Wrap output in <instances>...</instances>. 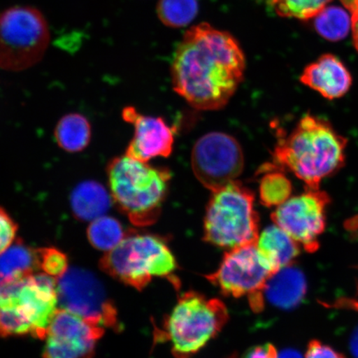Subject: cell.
<instances>
[{
    "label": "cell",
    "mask_w": 358,
    "mask_h": 358,
    "mask_svg": "<svg viewBox=\"0 0 358 358\" xmlns=\"http://www.w3.org/2000/svg\"><path fill=\"white\" fill-rule=\"evenodd\" d=\"M245 69L234 36L201 24L187 31L174 52L173 87L196 109L219 110L234 95Z\"/></svg>",
    "instance_id": "6da1fadb"
},
{
    "label": "cell",
    "mask_w": 358,
    "mask_h": 358,
    "mask_svg": "<svg viewBox=\"0 0 358 358\" xmlns=\"http://www.w3.org/2000/svg\"><path fill=\"white\" fill-rule=\"evenodd\" d=\"M347 140L326 120L304 115L287 137L276 145L273 169H287L301 179L306 189H320L322 181L341 169Z\"/></svg>",
    "instance_id": "7a4b0ae2"
},
{
    "label": "cell",
    "mask_w": 358,
    "mask_h": 358,
    "mask_svg": "<svg viewBox=\"0 0 358 358\" xmlns=\"http://www.w3.org/2000/svg\"><path fill=\"white\" fill-rule=\"evenodd\" d=\"M112 200L137 227L150 226L159 217L171 173L127 155L107 166Z\"/></svg>",
    "instance_id": "3957f363"
},
{
    "label": "cell",
    "mask_w": 358,
    "mask_h": 358,
    "mask_svg": "<svg viewBox=\"0 0 358 358\" xmlns=\"http://www.w3.org/2000/svg\"><path fill=\"white\" fill-rule=\"evenodd\" d=\"M57 303L56 279L43 273L0 281V337L31 335L44 339Z\"/></svg>",
    "instance_id": "277c9868"
},
{
    "label": "cell",
    "mask_w": 358,
    "mask_h": 358,
    "mask_svg": "<svg viewBox=\"0 0 358 358\" xmlns=\"http://www.w3.org/2000/svg\"><path fill=\"white\" fill-rule=\"evenodd\" d=\"M255 194L238 181L213 192L204 218V240L219 248L234 249L257 243L259 217Z\"/></svg>",
    "instance_id": "5b68a950"
},
{
    "label": "cell",
    "mask_w": 358,
    "mask_h": 358,
    "mask_svg": "<svg viewBox=\"0 0 358 358\" xmlns=\"http://www.w3.org/2000/svg\"><path fill=\"white\" fill-rule=\"evenodd\" d=\"M228 319L227 308L220 299L189 291L179 297L161 334L171 343L174 357L189 358L220 332Z\"/></svg>",
    "instance_id": "8992f818"
},
{
    "label": "cell",
    "mask_w": 358,
    "mask_h": 358,
    "mask_svg": "<svg viewBox=\"0 0 358 358\" xmlns=\"http://www.w3.org/2000/svg\"><path fill=\"white\" fill-rule=\"evenodd\" d=\"M101 268L122 283L141 290L153 277L173 279L178 268L166 241L159 236L129 234L118 246L106 252Z\"/></svg>",
    "instance_id": "52a82bcc"
},
{
    "label": "cell",
    "mask_w": 358,
    "mask_h": 358,
    "mask_svg": "<svg viewBox=\"0 0 358 358\" xmlns=\"http://www.w3.org/2000/svg\"><path fill=\"white\" fill-rule=\"evenodd\" d=\"M49 41L48 22L37 8H8L0 15V69L20 71L37 64Z\"/></svg>",
    "instance_id": "ba28073f"
},
{
    "label": "cell",
    "mask_w": 358,
    "mask_h": 358,
    "mask_svg": "<svg viewBox=\"0 0 358 358\" xmlns=\"http://www.w3.org/2000/svg\"><path fill=\"white\" fill-rule=\"evenodd\" d=\"M274 271L258 252L257 243L229 250L218 270L206 275L227 296H248L255 312L264 308V290Z\"/></svg>",
    "instance_id": "9c48e42d"
},
{
    "label": "cell",
    "mask_w": 358,
    "mask_h": 358,
    "mask_svg": "<svg viewBox=\"0 0 358 358\" xmlns=\"http://www.w3.org/2000/svg\"><path fill=\"white\" fill-rule=\"evenodd\" d=\"M58 279L57 291L61 308L104 329L117 327V310L104 286L92 273L69 268Z\"/></svg>",
    "instance_id": "30bf717a"
},
{
    "label": "cell",
    "mask_w": 358,
    "mask_h": 358,
    "mask_svg": "<svg viewBox=\"0 0 358 358\" xmlns=\"http://www.w3.org/2000/svg\"><path fill=\"white\" fill-rule=\"evenodd\" d=\"M244 164L238 141L225 133L205 134L192 149V171L201 185L212 192L235 181L243 173Z\"/></svg>",
    "instance_id": "8fae6325"
},
{
    "label": "cell",
    "mask_w": 358,
    "mask_h": 358,
    "mask_svg": "<svg viewBox=\"0 0 358 358\" xmlns=\"http://www.w3.org/2000/svg\"><path fill=\"white\" fill-rule=\"evenodd\" d=\"M329 203L330 198L326 192L306 189L277 207L271 219L306 252H315L320 248V237L326 228Z\"/></svg>",
    "instance_id": "7c38bea8"
},
{
    "label": "cell",
    "mask_w": 358,
    "mask_h": 358,
    "mask_svg": "<svg viewBox=\"0 0 358 358\" xmlns=\"http://www.w3.org/2000/svg\"><path fill=\"white\" fill-rule=\"evenodd\" d=\"M105 329L64 308L49 326L43 358H93L96 342Z\"/></svg>",
    "instance_id": "4fadbf2b"
},
{
    "label": "cell",
    "mask_w": 358,
    "mask_h": 358,
    "mask_svg": "<svg viewBox=\"0 0 358 358\" xmlns=\"http://www.w3.org/2000/svg\"><path fill=\"white\" fill-rule=\"evenodd\" d=\"M122 117L134 128L133 138L125 155L146 163L156 157L171 155L173 129L162 118L142 115L132 106L125 107Z\"/></svg>",
    "instance_id": "5bb4252c"
},
{
    "label": "cell",
    "mask_w": 358,
    "mask_h": 358,
    "mask_svg": "<svg viewBox=\"0 0 358 358\" xmlns=\"http://www.w3.org/2000/svg\"><path fill=\"white\" fill-rule=\"evenodd\" d=\"M301 82L326 99L342 97L350 90L352 78L345 65L332 55H324L304 69Z\"/></svg>",
    "instance_id": "9a60e30c"
},
{
    "label": "cell",
    "mask_w": 358,
    "mask_h": 358,
    "mask_svg": "<svg viewBox=\"0 0 358 358\" xmlns=\"http://www.w3.org/2000/svg\"><path fill=\"white\" fill-rule=\"evenodd\" d=\"M257 246L258 252L275 274L281 268L293 265L301 253V245L275 224L262 231Z\"/></svg>",
    "instance_id": "2e32d148"
},
{
    "label": "cell",
    "mask_w": 358,
    "mask_h": 358,
    "mask_svg": "<svg viewBox=\"0 0 358 358\" xmlns=\"http://www.w3.org/2000/svg\"><path fill=\"white\" fill-rule=\"evenodd\" d=\"M306 293L303 273L293 265L281 268L268 280L264 294L273 306L289 310L297 306Z\"/></svg>",
    "instance_id": "e0dca14e"
},
{
    "label": "cell",
    "mask_w": 358,
    "mask_h": 358,
    "mask_svg": "<svg viewBox=\"0 0 358 358\" xmlns=\"http://www.w3.org/2000/svg\"><path fill=\"white\" fill-rule=\"evenodd\" d=\"M111 195L104 186L95 181H86L75 187L71 195V207L75 217L92 222L105 216L111 205Z\"/></svg>",
    "instance_id": "ac0fdd59"
},
{
    "label": "cell",
    "mask_w": 358,
    "mask_h": 358,
    "mask_svg": "<svg viewBox=\"0 0 358 358\" xmlns=\"http://www.w3.org/2000/svg\"><path fill=\"white\" fill-rule=\"evenodd\" d=\"M39 270L38 250L17 241L0 255V281L11 282L25 278Z\"/></svg>",
    "instance_id": "d6986e66"
},
{
    "label": "cell",
    "mask_w": 358,
    "mask_h": 358,
    "mask_svg": "<svg viewBox=\"0 0 358 358\" xmlns=\"http://www.w3.org/2000/svg\"><path fill=\"white\" fill-rule=\"evenodd\" d=\"M55 138L62 150L69 153H79L91 142V124L83 115L67 114L57 124Z\"/></svg>",
    "instance_id": "ffe728a7"
},
{
    "label": "cell",
    "mask_w": 358,
    "mask_h": 358,
    "mask_svg": "<svg viewBox=\"0 0 358 358\" xmlns=\"http://www.w3.org/2000/svg\"><path fill=\"white\" fill-rule=\"evenodd\" d=\"M127 235L117 219L106 215L91 222L87 228L90 243L102 252H108L115 249Z\"/></svg>",
    "instance_id": "44dd1931"
},
{
    "label": "cell",
    "mask_w": 358,
    "mask_h": 358,
    "mask_svg": "<svg viewBox=\"0 0 358 358\" xmlns=\"http://www.w3.org/2000/svg\"><path fill=\"white\" fill-rule=\"evenodd\" d=\"M352 25V20L343 8L325 7L315 17V28L317 33L329 41L345 38Z\"/></svg>",
    "instance_id": "7402d4cb"
},
{
    "label": "cell",
    "mask_w": 358,
    "mask_h": 358,
    "mask_svg": "<svg viewBox=\"0 0 358 358\" xmlns=\"http://www.w3.org/2000/svg\"><path fill=\"white\" fill-rule=\"evenodd\" d=\"M292 191L289 179L279 171L270 170L259 182V199L267 208L279 207L291 198Z\"/></svg>",
    "instance_id": "603a6c76"
},
{
    "label": "cell",
    "mask_w": 358,
    "mask_h": 358,
    "mask_svg": "<svg viewBox=\"0 0 358 358\" xmlns=\"http://www.w3.org/2000/svg\"><path fill=\"white\" fill-rule=\"evenodd\" d=\"M159 20L168 27L181 28L192 22L199 11L196 0H159Z\"/></svg>",
    "instance_id": "cb8c5ba5"
},
{
    "label": "cell",
    "mask_w": 358,
    "mask_h": 358,
    "mask_svg": "<svg viewBox=\"0 0 358 358\" xmlns=\"http://www.w3.org/2000/svg\"><path fill=\"white\" fill-rule=\"evenodd\" d=\"M277 15L308 20L315 17L332 0H267Z\"/></svg>",
    "instance_id": "d4e9b609"
},
{
    "label": "cell",
    "mask_w": 358,
    "mask_h": 358,
    "mask_svg": "<svg viewBox=\"0 0 358 358\" xmlns=\"http://www.w3.org/2000/svg\"><path fill=\"white\" fill-rule=\"evenodd\" d=\"M39 271L43 274L58 279L69 270L67 257L55 248L38 250Z\"/></svg>",
    "instance_id": "484cf974"
},
{
    "label": "cell",
    "mask_w": 358,
    "mask_h": 358,
    "mask_svg": "<svg viewBox=\"0 0 358 358\" xmlns=\"http://www.w3.org/2000/svg\"><path fill=\"white\" fill-rule=\"evenodd\" d=\"M17 225L6 210L0 208V255L15 240Z\"/></svg>",
    "instance_id": "4316f807"
},
{
    "label": "cell",
    "mask_w": 358,
    "mask_h": 358,
    "mask_svg": "<svg viewBox=\"0 0 358 358\" xmlns=\"http://www.w3.org/2000/svg\"><path fill=\"white\" fill-rule=\"evenodd\" d=\"M306 358H345V357L335 351L333 348L313 340L308 344Z\"/></svg>",
    "instance_id": "83f0119b"
},
{
    "label": "cell",
    "mask_w": 358,
    "mask_h": 358,
    "mask_svg": "<svg viewBox=\"0 0 358 358\" xmlns=\"http://www.w3.org/2000/svg\"><path fill=\"white\" fill-rule=\"evenodd\" d=\"M243 358H278V352L274 345L265 343L250 348L246 351Z\"/></svg>",
    "instance_id": "f1b7e54d"
},
{
    "label": "cell",
    "mask_w": 358,
    "mask_h": 358,
    "mask_svg": "<svg viewBox=\"0 0 358 358\" xmlns=\"http://www.w3.org/2000/svg\"><path fill=\"white\" fill-rule=\"evenodd\" d=\"M349 11L352 13L353 44H355V47L358 52V0H356L351 8V10Z\"/></svg>",
    "instance_id": "f546056e"
},
{
    "label": "cell",
    "mask_w": 358,
    "mask_h": 358,
    "mask_svg": "<svg viewBox=\"0 0 358 358\" xmlns=\"http://www.w3.org/2000/svg\"><path fill=\"white\" fill-rule=\"evenodd\" d=\"M351 350L357 358H358V328L352 335L351 341Z\"/></svg>",
    "instance_id": "4dcf8cb0"
},
{
    "label": "cell",
    "mask_w": 358,
    "mask_h": 358,
    "mask_svg": "<svg viewBox=\"0 0 358 358\" xmlns=\"http://www.w3.org/2000/svg\"><path fill=\"white\" fill-rule=\"evenodd\" d=\"M278 358H302L299 353L294 350H285L278 355Z\"/></svg>",
    "instance_id": "1f68e13d"
},
{
    "label": "cell",
    "mask_w": 358,
    "mask_h": 358,
    "mask_svg": "<svg viewBox=\"0 0 358 358\" xmlns=\"http://www.w3.org/2000/svg\"><path fill=\"white\" fill-rule=\"evenodd\" d=\"M340 1L343 3V6H345L348 10H350L356 0H340Z\"/></svg>",
    "instance_id": "d6a6232c"
},
{
    "label": "cell",
    "mask_w": 358,
    "mask_h": 358,
    "mask_svg": "<svg viewBox=\"0 0 358 358\" xmlns=\"http://www.w3.org/2000/svg\"><path fill=\"white\" fill-rule=\"evenodd\" d=\"M229 358H237V357H236V355H232L231 357H230Z\"/></svg>",
    "instance_id": "836d02e7"
}]
</instances>
